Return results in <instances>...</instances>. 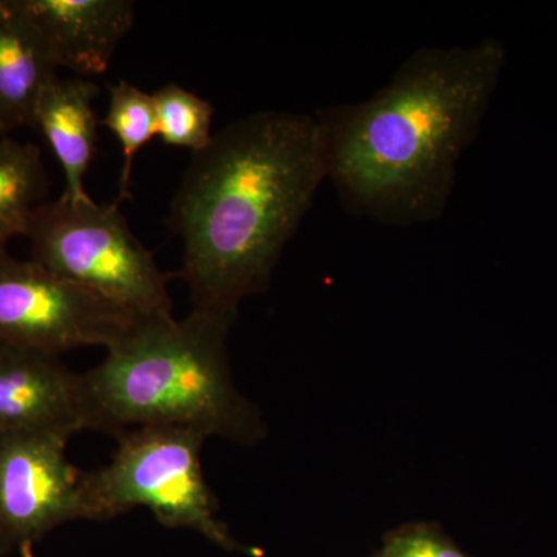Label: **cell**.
I'll use <instances>...</instances> for the list:
<instances>
[{
    "label": "cell",
    "mask_w": 557,
    "mask_h": 557,
    "mask_svg": "<svg viewBox=\"0 0 557 557\" xmlns=\"http://www.w3.org/2000/svg\"><path fill=\"white\" fill-rule=\"evenodd\" d=\"M505 61L496 38L420 47L368 100L318 109L327 182L344 211L401 228L442 218Z\"/></svg>",
    "instance_id": "1"
},
{
    "label": "cell",
    "mask_w": 557,
    "mask_h": 557,
    "mask_svg": "<svg viewBox=\"0 0 557 557\" xmlns=\"http://www.w3.org/2000/svg\"><path fill=\"white\" fill-rule=\"evenodd\" d=\"M324 182L314 113L255 112L193 153L168 219L193 310L236 321L245 299L267 292Z\"/></svg>",
    "instance_id": "2"
},
{
    "label": "cell",
    "mask_w": 557,
    "mask_h": 557,
    "mask_svg": "<svg viewBox=\"0 0 557 557\" xmlns=\"http://www.w3.org/2000/svg\"><path fill=\"white\" fill-rule=\"evenodd\" d=\"M234 321L190 311L145 318L81 373L87 431L119 437L143 426L199 431L239 445L265 437L259 409L234 386L228 358Z\"/></svg>",
    "instance_id": "3"
},
{
    "label": "cell",
    "mask_w": 557,
    "mask_h": 557,
    "mask_svg": "<svg viewBox=\"0 0 557 557\" xmlns=\"http://www.w3.org/2000/svg\"><path fill=\"white\" fill-rule=\"evenodd\" d=\"M207 435L188 428L143 426L120 434L108 465L83 474L84 520H110L148 508L166 528L193 530L226 552L260 557L219 519V500L201 463Z\"/></svg>",
    "instance_id": "4"
},
{
    "label": "cell",
    "mask_w": 557,
    "mask_h": 557,
    "mask_svg": "<svg viewBox=\"0 0 557 557\" xmlns=\"http://www.w3.org/2000/svg\"><path fill=\"white\" fill-rule=\"evenodd\" d=\"M33 262L139 318L170 317L168 276L139 244L119 205L65 197L33 212Z\"/></svg>",
    "instance_id": "5"
},
{
    "label": "cell",
    "mask_w": 557,
    "mask_h": 557,
    "mask_svg": "<svg viewBox=\"0 0 557 557\" xmlns=\"http://www.w3.org/2000/svg\"><path fill=\"white\" fill-rule=\"evenodd\" d=\"M89 289L72 284L33 260L0 251V343L61 357L79 347H104L139 321Z\"/></svg>",
    "instance_id": "6"
},
{
    "label": "cell",
    "mask_w": 557,
    "mask_h": 557,
    "mask_svg": "<svg viewBox=\"0 0 557 557\" xmlns=\"http://www.w3.org/2000/svg\"><path fill=\"white\" fill-rule=\"evenodd\" d=\"M69 440L0 432V557L30 556L51 531L84 520V472L69 461Z\"/></svg>",
    "instance_id": "7"
},
{
    "label": "cell",
    "mask_w": 557,
    "mask_h": 557,
    "mask_svg": "<svg viewBox=\"0 0 557 557\" xmlns=\"http://www.w3.org/2000/svg\"><path fill=\"white\" fill-rule=\"evenodd\" d=\"M87 431L83 379L58 355L0 343V432Z\"/></svg>",
    "instance_id": "8"
},
{
    "label": "cell",
    "mask_w": 557,
    "mask_h": 557,
    "mask_svg": "<svg viewBox=\"0 0 557 557\" xmlns=\"http://www.w3.org/2000/svg\"><path fill=\"white\" fill-rule=\"evenodd\" d=\"M58 69L78 76L108 70L135 21L131 0H16Z\"/></svg>",
    "instance_id": "9"
},
{
    "label": "cell",
    "mask_w": 557,
    "mask_h": 557,
    "mask_svg": "<svg viewBox=\"0 0 557 557\" xmlns=\"http://www.w3.org/2000/svg\"><path fill=\"white\" fill-rule=\"evenodd\" d=\"M100 87L94 81L73 76L57 78L40 95L33 116V127L50 146L65 177V193L70 200L89 199L86 182L97 149L98 119L94 101Z\"/></svg>",
    "instance_id": "10"
},
{
    "label": "cell",
    "mask_w": 557,
    "mask_h": 557,
    "mask_svg": "<svg viewBox=\"0 0 557 557\" xmlns=\"http://www.w3.org/2000/svg\"><path fill=\"white\" fill-rule=\"evenodd\" d=\"M58 65L16 0H0V135L33 127L40 95Z\"/></svg>",
    "instance_id": "11"
},
{
    "label": "cell",
    "mask_w": 557,
    "mask_h": 557,
    "mask_svg": "<svg viewBox=\"0 0 557 557\" xmlns=\"http://www.w3.org/2000/svg\"><path fill=\"white\" fill-rule=\"evenodd\" d=\"M47 189L49 178L38 146L0 135V251L14 237L27 234Z\"/></svg>",
    "instance_id": "12"
},
{
    "label": "cell",
    "mask_w": 557,
    "mask_h": 557,
    "mask_svg": "<svg viewBox=\"0 0 557 557\" xmlns=\"http://www.w3.org/2000/svg\"><path fill=\"white\" fill-rule=\"evenodd\" d=\"M123 150L119 201L131 197V177L139 150L157 135L156 106L152 95L146 94L129 81L121 79L110 86L108 113L101 120Z\"/></svg>",
    "instance_id": "13"
},
{
    "label": "cell",
    "mask_w": 557,
    "mask_h": 557,
    "mask_svg": "<svg viewBox=\"0 0 557 557\" xmlns=\"http://www.w3.org/2000/svg\"><path fill=\"white\" fill-rule=\"evenodd\" d=\"M152 98L157 135L164 145L189 149L193 153L208 148L214 137L211 102L174 83L161 87Z\"/></svg>",
    "instance_id": "14"
},
{
    "label": "cell",
    "mask_w": 557,
    "mask_h": 557,
    "mask_svg": "<svg viewBox=\"0 0 557 557\" xmlns=\"http://www.w3.org/2000/svg\"><path fill=\"white\" fill-rule=\"evenodd\" d=\"M370 557H472L458 547L438 523L416 522L391 531Z\"/></svg>",
    "instance_id": "15"
},
{
    "label": "cell",
    "mask_w": 557,
    "mask_h": 557,
    "mask_svg": "<svg viewBox=\"0 0 557 557\" xmlns=\"http://www.w3.org/2000/svg\"><path fill=\"white\" fill-rule=\"evenodd\" d=\"M30 557H35V556H30Z\"/></svg>",
    "instance_id": "16"
}]
</instances>
